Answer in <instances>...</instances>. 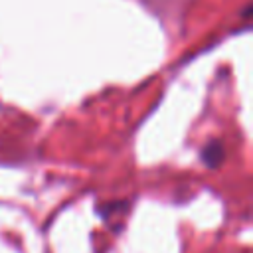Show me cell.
<instances>
[{
    "label": "cell",
    "instance_id": "1",
    "mask_svg": "<svg viewBox=\"0 0 253 253\" xmlns=\"http://www.w3.org/2000/svg\"><path fill=\"white\" fill-rule=\"evenodd\" d=\"M221 158H223V146H221L217 140L210 142V144L202 150V160H204V164H208L210 168H215V166L221 162Z\"/></svg>",
    "mask_w": 253,
    "mask_h": 253
}]
</instances>
